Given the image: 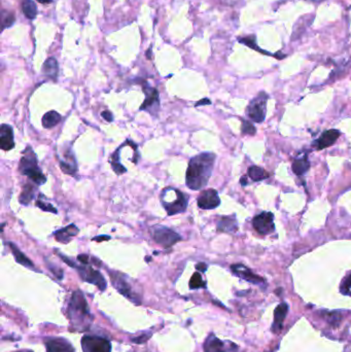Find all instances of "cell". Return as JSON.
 Listing matches in <instances>:
<instances>
[{"instance_id": "obj_1", "label": "cell", "mask_w": 351, "mask_h": 352, "mask_svg": "<svg viewBox=\"0 0 351 352\" xmlns=\"http://www.w3.org/2000/svg\"><path fill=\"white\" fill-rule=\"evenodd\" d=\"M216 156L212 152H202L190 160L185 174L186 186L193 191L203 189L209 181Z\"/></svg>"}, {"instance_id": "obj_2", "label": "cell", "mask_w": 351, "mask_h": 352, "mask_svg": "<svg viewBox=\"0 0 351 352\" xmlns=\"http://www.w3.org/2000/svg\"><path fill=\"white\" fill-rule=\"evenodd\" d=\"M68 316L73 326L76 329H81V331L89 326L90 323L92 322L88 303L85 299L84 293H82L80 291L72 293L68 306Z\"/></svg>"}, {"instance_id": "obj_3", "label": "cell", "mask_w": 351, "mask_h": 352, "mask_svg": "<svg viewBox=\"0 0 351 352\" xmlns=\"http://www.w3.org/2000/svg\"><path fill=\"white\" fill-rule=\"evenodd\" d=\"M19 170L22 174L28 176L37 185L47 182L46 175L39 169L35 153L30 147L23 151V157L21 158L19 165Z\"/></svg>"}, {"instance_id": "obj_4", "label": "cell", "mask_w": 351, "mask_h": 352, "mask_svg": "<svg viewBox=\"0 0 351 352\" xmlns=\"http://www.w3.org/2000/svg\"><path fill=\"white\" fill-rule=\"evenodd\" d=\"M161 203L168 215L184 212L188 207V198L177 189L167 188L162 191Z\"/></svg>"}, {"instance_id": "obj_5", "label": "cell", "mask_w": 351, "mask_h": 352, "mask_svg": "<svg viewBox=\"0 0 351 352\" xmlns=\"http://www.w3.org/2000/svg\"><path fill=\"white\" fill-rule=\"evenodd\" d=\"M56 254L62 259L63 262H65L66 264H68V265L71 267V268H74L78 270L79 274L81 278L84 280V281H87L89 283H92L94 285H96V287L101 290V291H104L106 289V281L104 279V277L102 276V274L100 272L96 271L95 269H93L91 266H88V265H84V264H82L81 266L76 265L75 263L71 262L67 257L63 256L62 254H60V252L56 251Z\"/></svg>"}, {"instance_id": "obj_6", "label": "cell", "mask_w": 351, "mask_h": 352, "mask_svg": "<svg viewBox=\"0 0 351 352\" xmlns=\"http://www.w3.org/2000/svg\"><path fill=\"white\" fill-rule=\"evenodd\" d=\"M268 98L269 97L265 92H261L250 101L246 109V114L251 120L256 123H262L265 119Z\"/></svg>"}, {"instance_id": "obj_7", "label": "cell", "mask_w": 351, "mask_h": 352, "mask_svg": "<svg viewBox=\"0 0 351 352\" xmlns=\"http://www.w3.org/2000/svg\"><path fill=\"white\" fill-rule=\"evenodd\" d=\"M151 236L153 240L156 241V243L163 247L173 246L175 243H177L178 241L181 240V237L176 232L163 226L153 227L151 230Z\"/></svg>"}, {"instance_id": "obj_8", "label": "cell", "mask_w": 351, "mask_h": 352, "mask_svg": "<svg viewBox=\"0 0 351 352\" xmlns=\"http://www.w3.org/2000/svg\"><path fill=\"white\" fill-rule=\"evenodd\" d=\"M84 352H111L112 345L109 341L99 336H85L82 339Z\"/></svg>"}, {"instance_id": "obj_9", "label": "cell", "mask_w": 351, "mask_h": 352, "mask_svg": "<svg viewBox=\"0 0 351 352\" xmlns=\"http://www.w3.org/2000/svg\"><path fill=\"white\" fill-rule=\"evenodd\" d=\"M252 226L261 235H268L275 231L274 215L272 212H262L252 219Z\"/></svg>"}, {"instance_id": "obj_10", "label": "cell", "mask_w": 351, "mask_h": 352, "mask_svg": "<svg viewBox=\"0 0 351 352\" xmlns=\"http://www.w3.org/2000/svg\"><path fill=\"white\" fill-rule=\"evenodd\" d=\"M144 92L146 94V100L140 106V111H147L152 116H156L160 108L159 92L155 88H151L148 85L144 86Z\"/></svg>"}, {"instance_id": "obj_11", "label": "cell", "mask_w": 351, "mask_h": 352, "mask_svg": "<svg viewBox=\"0 0 351 352\" xmlns=\"http://www.w3.org/2000/svg\"><path fill=\"white\" fill-rule=\"evenodd\" d=\"M199 208L204 209V210H211L219 206L221 204V199H219L218 194L213 189H208L199 195L198 199H197Z\"/></svg>"}, {"instance_id": "obj_12", "label": "cell", "mask_w": 351, "mask_h": 352, "mask_svg": "<svg viewBox=\"0 0 351 352\" xmlns=\"http://www.w3.org/2000/svg\"><path fill=\"white\" fill-rule=\"evenodd\" d=\"M111 278L114 287L122 294L128 296L130 300L135 301V293L132 290L131 284L126 279V276L117 272H111Z\"/></svg>"}, {"instance_id": "obj_13", "label": "cell", "mask_w": 351, "mask_h": 352, "mask_svg": "<svg viewBox=\"0 0 351 352\" xmlns=\"http://www.w3.org/2000/svg\"><path fill=\"white\" fill-rule=\"evenodd\" d=\"M340 135H341V133H340L339 130L332 129V130L324 131L322 134V136L318 138L316 141H314L313 146L320 150L326 148V147H330L338 140Z\"/></svg>"}, {"instance_id": "obj_14", "label": "cell", "mask_w": 351, "mask_h": 352, "mask_svg": "<svg viewBox=\"0 0 351 352\" xmlns=\"http://www.w3.org/2000/svg\"><path fill=\"white\" fill-rule=\"evenodd\" d=\"M0 147L6 151L15 147L14 131L9 125L2 124L0 127Z\"/></svg>"}, {"instance_id": "obj_15", "label": "cell", "mask_w": 351, "mask_h": 352, "mask_svg": "<svg viewBox=\"0 0 351 352\" xmlns=\"http://www.w3.org/2000/svg\"><path fill=\"white\" fill-rule=\"evenodd\" d=\"M232 271L237 275V276L241 277L242 279L251 282L254 284H261L264 283V279L262 277L258 276L255 273H252L248 268H246L243 265H240V264H236V265L231 266Z\"/></svg>"}, {"instance_id": "obj_16", "label": "cell", "mask_w": 351, "mask_h": 352, "mask_svg": "<svg viewBox=\"0 0 351 352\" xmlns=\"http://www.w3.org/2000/svg\"><path fill=\"white\" fill-rule=\"evenodd\" d=\"M48 352H74L71 344L68 341L62 338L51 339L46 343Z\"/></svg>"}, {"instance_id": "obj_17", "label": "cell", "mask_w": 351, "mask_h": 352, "mask_svg": "<svg viewBox=\"0 0 351 352\" xmlns=\"http://www.w3.org/2000/svg\"><path fill=\"white\" fill-rule=\"evenodd\" d=\"M79 232H80L79 228L74 224H71L66 228H63L59 231H56V232L54 233V236L58 242H60V243H68V242H70L71 238L73 236L78 235Z\"/></svg>"}, {"instance_id": "obj_18", "label": "cell", "mask_w": 351, "mask_h": 352, "mask_svg": "<svg viewBox=\"0 0 351 352\" xmlns=\"http://www.w3.org/2000/svg\"><path fill=\"white\" fill-rule=\"evenodd\" d=\"M60 167L64 173L69 175H75L78 172V165H76L75 157L71 150L64 153V159L60 160Z\"/></svg>"}, {"instance_id": "obj_19", "label": "cell", "mask_w": 351, "mask_h": 352, "mask_svg": "<svg viewBox=\"0 0 351 352\" xmlns=\"http://www.w3.org/2000/svg\"><path fill=\"white\" fill-rule=\"evenodd\" d=\"M238 229L237 219L235 215L222 216L217 222V231L224 233H234Z\"/></svg>"}, {"instance_id": "obj_20", "label": "cell", "mask_w": 351, "mask_h": 352, "mask_svg": "<svg viewBox=\"0 0 351 352\" xmlns=\"http://www.w3.org/2000/svg\"><path fill=\"white\" fill-rule=\"evenodd\" d=\"M289 311V307L285 303H282L280 305L277 306L276 310H275V314H274V323H273V332H279L281 327H282V323L285 316H287Z\"/></svg>"}, {"instance_id": "obj_21", "label": "cell", "mask_w": 351, "mask_h": 352, "mask_svg": "<svg viewBox=\"0 0 351 352\" xmlns=\"http://www.w3.org/2000/svg\"><path fill=\"white\" fill-rule=\"evenodd\" d=\"M205 352H227L228 349L226 348L225 343L223 341L217 339L215 336H210L206 340L204 345Z\"/></svg>"}, {"instance_id": "obj_22", "label": "cell", "mask_w": 351, "mask_h": 352, "mask_svg": "<svg viewBox=\"0 0 351 352\" xmlns=\"http://www.w3.org/2000/svg\"><path fill=\"white\" fill-rule=\"evenodd\" d=\"M8 246L10 247V250H12V252H13V255H14L16 261H17L19 264H21V265H23V266H25V267H27V268H29V269L35 270L34 264L32 263V262L23 254V252H22V251L20 250V248H19L16 244L12 243V242H9Z\"/></svg>"}, {"instance_id": "obj_23", "label": "cell", "mask_w": 351, "mask_h": 352, "mask_svg": "<svg viewBox=\"0 0 351 352\" xmlns=\"http://www.w3.org/2000/svg\"><path fill=\"white\" fill-rule=\"evenodd\" d=\"M58 70H59L58 63L55 58H49L45 62V64H43V67H42L43 74L47 75L49 79H51L53 81L57 80Z\"/></svg>"}, {"instance_id": "obj_24", "label": "cell", "mask_w": 351, "mask_h": 352, "mask_svg": "<svg viewBox=\"0 0 351 352\" xmlns=\"http://www.w3.org/2000/svg\"><path fill=\"white\" fill-rule=\"evenodd\" d=\"M36 192V188L33 185V183H26L23 186V190L20 195L19 201L22 205H28L32 200H33L34 195Z\"/></svg>"}, {"instance_id": "obj_25", "label": "cell", "mask_w": 351, "mask_h": 352, "mask_svg": "<svg viewBox=\"0 0 351 352\" xmlns=\"http://www.w3.org/2000/svg\"><path fill=\"white\" fill-rule=\"evenodd\" d=\"M61 115L58 114L57 112L55 111H51L49 113H47L42 117V126L45 127L46 129H50L53 128L56 125H58L61 122Z\"/></svg>"}, {"instance_id": "obj_26", "label": "cell", "mask_w": 351, "mask_h": 352, "mask_svg": "<svg viewBox=\"0 0 351 352\" xmlns=\"http://www.w3.org/2000/svg\"><path fill=\"white\" fill-rule=\"evenodd\" d=\"M310 168V163L307 158H300L294 160L292 163V171L295 175L302 176Z\"/></svg>"}, {"instance_id": "obj_27", "label": "cell", "mask_w": 351, "mask_h": 352, "mask_svg": "<svg viewBox=\"0 0 351 352\" xmlns=\"http://www.w3.org/2000/svg\"><path fill=\"white\" fill-rule=\"evenodd\" d=\"M249 178L254 181H261L269 177V173L258 166H250L247 170Z\"/></svg>"}, {"instance_id": "obj_28", "label": "cell", "mask_w": 351, "mask_h": 352, "mask_svg": "<svg viewBox=\"0 0 351 352\" xmlns=\"http://www.w3.org/2000/svg\"><path fill=\"white\" fill-rule=\"evenodd\" d=\"M22 9L25 17L29 20H33L37 16V7L36 4L32 1V0H23L22 3Z\"/></svg>"}, {"instance_id": "obj_29", "label": "cell", "mask_w": 351, "mask_h": 352, "mask_svg": "<svg viewBox=\"0 0 351 352\" xmlns=\"http://www.w3.org/2000/svg\"><path fill=\"white\" fill-rule=\"evenodd\" d=\"M238 40H239V42L244 43L245 46H247V47H249V48H251V49H254V50H256V51H258V52H262L263 54H267V55H272V54H270V53H268V52L262 51V50L258 47L257 41H256V36H255V35H249V36H246V37H239ZM272 56H274V55H272ZM274 57H275V56H274Z\"/></svg>"}, {"instance_id": "obj_30", "label": "cell", "mask_w": 351, "mask_h": 352, "mask_svg": "<svg viewBox=\"0 0 351 352\" xmlns=\"http://www.w3.org/2000/svg\"><path fill=\"white\" fill-rule=\"evenodd\" d=\"M205 287V282L202 279V276L200 273H195L190 281V288L195 290V289H200V288H204Z\"/></svg>"}, {"instance_id": "obj_31", "label": "cell", "mask_w": 351, "mask_h": 352, "mask_svg": "<svg viewBox=\"0 0 351 352\" xmlns=\"http://www.w3.org/2000/svg\"><path fill=\"white\" fill-rule=\"evenodd\" d=\"M15 23V17L12 13L9 12H5L3 10L2 12V30L5 29L6 27H10Z\"/></svg>"}, {"instance_id": "obj_32", "label": "cell", "mask_w": 351, "mask_h": 352, "mask_svg": "<svg viewBox=\"0 0 351 352\" xmlns=\"http://www.w3.org/2000/svg\"><path fill=\"white\" fill-rule=\"evenodd\" d=\"M241 132L243 134H247V135H255L257 133V129L256 127L252 125L248 120H242V127H241Z\"/></svg>"}, {"instance_id": "obj_33", "label": "cell", "mask_w": 351, "mask_h": 352, "mask_svg": "<svg viewBox=\"0 0 351 352\" xmlns=\"http://www.w3.org/2000/svg\"><path fill=\"white\" fill-rule=\"evenodd\" d=\"M36 206H37V207H39V208L41 209V210H43V211H48V212L57 213L56 208H55L52 204L47 203L46 201H42L40 196H39V198H38L37 201H36Z\"/></svg>"}, {"instance_id": "obj_34", "label": "cell", "mask_w": 351, "mask_h": 352, "mask_svg": "<svg viewBox=\"0 0 351 352\" xmlns=\"http://www.w3.org/2000/svg\"><path fill=\"white\" fill-rule=\"evenodd\" d=\"M341 292H343L344 293L351 294V274L344 280L343 284L341 285Z\"/></svg>"}, {"instance_id": "obj_35", "label": "cell", "mask_w": 351, "mask_h": 352, "mask_svg": "<svg viewBox=\"0 0 351 352\" xmlns=\"http://www.w3.org/2000/svg\"><path fill=\"white\" fill-rule=\"evenodd\" d=\"M48 266H49V269L55 274V276L58 277L59 279H62V277H63V271H62L61 269H59V268H53V266L51 265V264H48Z\"/></svg>"}, {"instance_id": "obj_36", "label": "cell", "mask_w": 351, "mask_h": 352, "mask_svg": "<svg viewBox=\"0 0 351 352\" xmlns=\"http://www.w3.org/2000/svg\"><path fill=\"white\" fill-rule=\"evenodd\" d=\"M101 116H102V117H103L104 119L107 120V122H113V120H114V116H113V114H112L111 112H109V111L103 112V113L101 114Z\"/></svg>"}, {"instance_id": "obj_37", "label": "cell", "mask_w": 351, "mask_h": 352, "mask_svg": "<svg viewBox=\"0 0 351 352\" xmlns=\"http://www.w3.org/2000/svg\"><path fill=\"white\" fill-rule=\"evenodd\" d=\"M78 261H79L80 263L84 264V265H89V262H90L89 257H88L87 255H80V256L78 257Z\"/></svg>"}, {"instance_id": "obj_38", "label": "cell", "mask_w": 351, "mask_h": 352, "mask_svg": "<svg viewBox=\"0 0 351 352\" xmlns=\"http://www.w3.org/2000/svg\"><path fill=\"white\" fill-rule=\"evenodd\" d=\"M205 104H211L209 99H202L198 103H196V106H200V105H205Z\"/></svg>"}, {"instance_id": "obj_39", "label": "cell", "mask_w": 351, "mask_h": 352, "mask_svg": "<svg viewBox=\"0 0 351 352\" xmlns=\"http://www.w3.org/2000/svg\"><path fill=\"white\" fill-rule=\"evenodd\" d=\"M196 268H197V269H198V270H201L202 272H204V271H206V269H207V266L205 265V264H203V263H200V264H198V265H197V266H196Z\"/></svg>"}, {"instance_id": "obj_40", "label": "cell", "mask_w": 351, "mask_h": 352, "mask_svg": "<svg viewBox=\"0 0 351 352\" xmlns=\"http://www.w3.org/2000/svg\"><path fill=\"white\" fill-rule=\"evenodd\" d=\"M109 239H111V237H109V236H101V237H95V238H93L94 241H99V242H101L102 240H109Z\"/></svg>"}, {"instance_id": "obj_41", "label": "cell", "mask_w": 351, "mask_h": 352, "mask_svg": "<svg viewBox=\"0 0 351 352\" xmlns=\"http://www.w3.org/2000/svg\"><path fill=\"white\" fill-rule=\"evenodd\" d=\"M240 182H241V184H242V185H247V179H246V176H243V177H241Z\"/></svg>"}, {"instance_id": "obj_42", "label": "cell", "mask_w": 351, "mask_h": 352, "mask_svg": "<svg viewBox=\"0 0 351 352\" xmlns=\"http://www.w3.org/2000/svg\"><path fill=\"white\" fill-rule=\"evenodd\" d=\"M38 2L42 3V4H48V3H51L53 2V0H37Z\"/></svg>"}, {"instance_id": "obj_43", "label": "cell", "mask_w": 351, "mask_h": 352, "mask_svg": "<svg viewBox=\"0 0 351 352\" xmlns=\"http://www.w3.org/2000/svg\"><path fill=\"white\" fill-rule=\"evenodd\" d=\"M14 352H33V351L27 350V349H23V350H18V351H14Z\"/></svg>"}]
</instances>
